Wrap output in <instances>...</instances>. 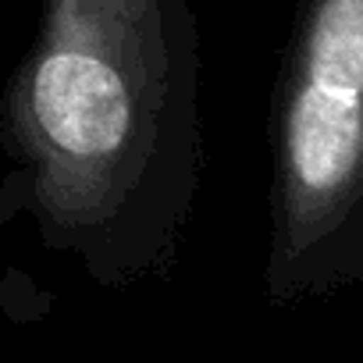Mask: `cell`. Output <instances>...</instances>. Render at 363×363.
I'll list each match as a JSON object with an SVG mask.
<instances>
[{"label": "cell", "instance_id": "cell-1", "mask_svg": "<svg viewBox=\"0 0 363 363\" xmlns=\"http://www.w3.org/2000/svg\"><path fill=\"white\" fill-rule=\"evenodd\" d=\"M363 0H320L285 114V200L296 239L338 221L359 174Z\"/></svg>", "mask_w": 363, "mask_h": 363}, {"label": "cell", "instance_id": "cell-2", "mask_svg": "<svg viewBox=\"0 0 363 363\" xmlns=\"http://www.w3.org/2000/svg\"><path fill=\"white\" fill-rule=\"evenodd\" d=\"M33 118L57 153L107 160L132 128V96L104 57L61 47L33 75Z\"/></svg>", "mask_w": 363, "mask_h": 363}]
</instances>
